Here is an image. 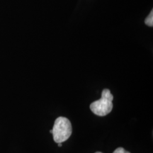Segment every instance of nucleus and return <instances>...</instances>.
I'll use <instances>...</instances> for the list:
<instances>
[{"label": "nucleus", "instance_id": "f257e3e1", "mask_svg": "<svg viewBox=\"0 0 153 153\" xmlns=\"http://www.w3.org/2000/svg\"><path fill=\"white\" fill-rule=\"evenodd\" d=\"M113 99L114 96L111 91L108 89H104L101 93V99L90 104V109L97 116H106L113 109Z\"/></svg>", "mask_w": 153, "mask_h": 153}, {"label": "nucleus", "instance_id": "f03ea898", "mask_svg": "<svg viewBox=\"0 0 153 153\" xmlns=\"http://www.w3.org/2000/svg\"><path fill=\"white\" fill-rule=\"evenodd\" d=\"M72 133V124L68 118L60 116L55 120L52 130L53 140L55 143H63L68 140Z\"/></svg>", "mask_w": 153, "mask_h": 153}, {"label": "nucleus", "instance_id": "7ed1b4c3", "mask_svg": "<svg viewBox=\"0 0 153 153\" xmlns=\"http://www.w3.org/2000/svg\"><path fill=\"white\" fill-rule=\"evenodd\" d=\"M145 23L147 26H150V27H152L153 26V11L152 10L151 11L150 14L148 15V16L147 17L146 19H145Z\"/></svg>", "mask_w": 153, "mask_h": 153}, {"label": "nucleus", "instance_id": "20e7f679", "mask_svg": "<svg viewBox=\"0 0 153 153\" xmlns=\"http://www.w3.org/2000/svg\"><path fill=\"white\" fill-rule=\"evenodd\" d=\"M113 153H131L128 151L126 150L125 149L123 148H118L117 149L114 150V152Z\"/></svg>", "mask_w": 153, "mask_h": 153}, {"label": "nucleus", "instance_id": "39448f33", "mask_svg": "<svg viewBox=\"0 0 153 153\" xmlns=\"http://www.w3.org/2000/svg\"><path fill=\"white\" fill-rule=\"evenodd\" d=\"M57 145H58V147H62V143H57Z\"/></svg>", "mask_w": 153, "mask_h": 153}, {"label": "nucleus", "instance_id": "423d86ee", "mask_svg": "<svg viewBox=\"0 0 153 153\" xmlns=\"http://www.w3.org/2000/svg\"><path fill=\"white\" fill-rule=\"evenodd\" d=\"M95 153H103V152H95Z\"/></svg>", "mask_w": 153, "mask_h": 153}]
</instances>
